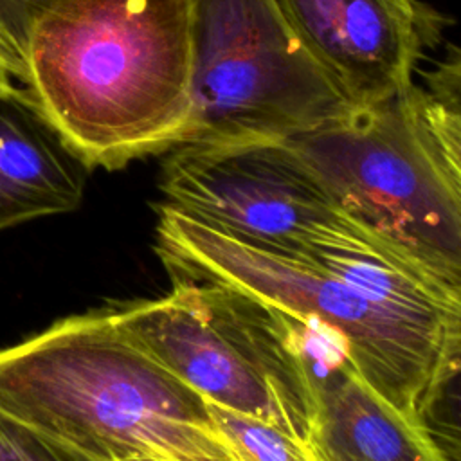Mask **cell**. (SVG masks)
<instances>
[{
	"mask_svg": "<svg viewBox=\"0 0 461 461\" xmlns=\"http://www.w3.org/2000/svg\"><path fill=\"white\" fill-rule=\"evenodd\" d=\"M22 50L31 108L88 169L187 142L189 0H50Z\"/></svg>",
	"mask_w": 461,
	"mask_h": 461,
	"instance_id": "1",
	"label": "cell"
},
{
	"mask_svg": "<svg viewBox=\"0 0 461 461\" xmlns=\"http://www.w3.org/2000/svg\"><path fill=\"white\" fill-rule=\"evenodd\" d=\"M0 409L95 461H236L205 398L131 342L110 308L0 349Z\"/></svg>",
	"mask_w": 461,
	"mask_h": 461,
	"instance_id": "2",
	"label": "cell"
},
{
	"mask_svg": "<svg viewBox=\"0 0 461 461\" xmlns=\"http://www.w3.org/2000/svg\"><path fill=\"white\" fill-rule=\"evenodd\" d=\"M157 254L171 279L209 281L330 331L362 380L420 423L461 322L369 297L301 252L259 247L158 205Z\"/></svg>",
	"mask_w": 461,
	"mask_h": 461,
	"instance_id": "3",
	"label": "cell"
},
{
	"mask_svg": "<svg viewBox=\"0 0 461 461\" xmlns=\"http://www.w3.org/2000/svg\"><path fill=\"white\" fill-rule=\"evenodd\" d=\"M171 281L164 297L110 308L124 335L207 402L310 445L317 385L297 321L225 285Z\"/></svg>",
	"mask_w": 461,
	"mask_h": 461,
	"instance_id": "4",
	"label": "cell"
},
{
	"mask_svg": "<svg viewBox=\"0 0 461 461\" xmlns=\"http://www.w3.org/2000/svg\"><path fill=\"white\" fill-rule=\"evenodd\" d=\"M418 92L286 140L349 220L461 283V184Z\"/></svg>",
	"mask_w": 461,
	"mask_h": 461,
	"instance_id": "5",
	"label": "cell"
},
{
	"mask_svg": "<svg viewBox=\"0 0 461 461\" xmlns=\"http://www.w3.org/2000/svg\"><path fill=\"white\" fill-rule=\"evenodd\" d=\"M189 11L187 142L286 140L358 110L301 43L277 0H189Z\"/></svg>",
	"mask_w": 461,
	"mask_h": 461,
	"instance_id": "6",
	"label": "cell"
},
{
	"mask_svg": "<svg viewBox=\"0 0 461 461\" xmlns=\"http://www.w3.org/2000/svg\"><path fill=\"white\" fill-rule=\"evenodd\" d=\"M160 191L164 203L205 225L288 252L349 221L281 139L180 144L166 153Z\"/></svg>",
	"mask_w": 461,
	"mask_h": 461,
	"instance_id": "7",
	"label": "cell"
},
{
	"mask_svg": "<svg viewBox=\"0 0 461 461\" xmlns=\"http://www.w3.org/2000/svg\"><path fill=\"white\" fill-rule=\"evenodd\" d=\"M301 43L358 108L414 88L443 16L420 0H277Z\"/></svg>",
	"mask_w": 461,
	"mask_h": 461,
	"instance_id": "8",
	"label": "cell"
},
{
	"mask_svg": "<svg viewBox=\"0 0 461 461\" xmlns=\"http://www.w3.org/2000/svg\"><path fill=\"white\" fill-rule=\"evenodd\" d=\"M306 355L317 385L310 436L317 461H452L418 421L362 380L340 344L315 339Z\"/></svg>",
	"mask_w": 461,
	"mask_h": 461,
	"instance_id": "9",
	"label": "cell"
},
{
	"mask_svg": "<svg viewBox=\"0 0 461 461\" xmlns=\"http://www.w3.org/2000/svg\"><path fill=\"white\" fill-rule=\"evenodd\" d=\"M86 173L27 103L0 97V230L76 211Z\"/></svg>",
	"mask_w": 461,
	"mask_h": 461,
	"instance_id": "10",
	"label": "cell"
},
{
	"mask_svg": "<svg viewBox=\"0 0 461 461\" xmlns=\"http://www.w3.org/2000/svg\"><path fill=\"white\" fill-rule=\"evenodd\" d=\"M207 405L218 434L236 461H317L308 443L277 425L212 402Z\"/></svg>",
	"mask_w": 461,
	"mask_h": 461,
	"instance_id": "11",
	"label": "cell"
},
{
	"mask_svg": "<svg viewBox=\"0 0 461 461\" xmlns=\"http://www.w3.org/2000/svg\"><path fill=\"white\" fill-rule=\"evenodd\" d=\"M420 425L452 461H461V340L423 400Z\"/></svg>",
	"mask_w": 461,
	"mask_h": 461,
	"instance_id": "12",
	"label": "cell"
},
{
	"mask_svg": "<svg viewBox=\"0 0 461 461\" xmlns=\"http://www.w3.org/2000/svg\"><path fill=\"white\" fill-rule=\"evenodd\" d=\"M0 461H95L0 409Z\"/></svg>",
	"mask_w": 461,
	"mask_h": 461,
	"instance_id": "13",
	"label": "cell"
},
{
	"mask_svg": "<svg viewBox=\"0 0 461 461\" xmlns=\"http://www.w3.org/2000/svg\"><path fill=\"white\" fill-rule=\"evenodd\" d=\"M418 108L427 131L461 184V119L439 106L421 88L418 92Z\"/></svg>",
	"mask_w": 461,
	"mask_h": 461,
	"instance_id": "14",
	"label": "cell"
},
{
	"mask_svg": "<svg viewBox=\"0 0 461 461\" xmlns=\"http://www.w3.org/2000/svg\"><path fill=\"white\" fill-rule=\"evenodd\" d=\"M425 85L430 99L461 119V49H454L447 59L429 70Z\"/></svg>",
	"mask_w": 461,
	"mask_h": 461,
	"instance_id": "15",
	"label": "cell"
},
{
	"mask_svg": "<svg viewBox=\"0 0 461 461\" xmlns=\"http://www.w3.org/2000/svg\"><path fill=\"white\" fill-rule=\"evenodd\" d=\"M49 2L50 0H0V27L5 29L22 47L29 22Z\"/></svg>",
	"mask_w": 461,
	"mask_h": 461,
	"instance_id": "16",
	"label": "cell"
},
{
	"mask_svg": "<svg viewBox=\"0 0 461 461\" xmlns=\"http://www.w3.org/2000/svg\"><path fill=\"white\" fill-rule=\"evenodd\" d=\"M0 72L9 74L22 86L25 77V61L20 43L0 27Z\"/></svg>",
	"mask_w": 461,
	"mask_h": 461,
	"instance_id": "17",
	"label": "cell"
},
{
	"mask_svg": "<svg viewBox=\"0 0 461 461\" xmlns=\"http://www.w3.org/2000/svg\"><path fill=\"white\" fill-rule=\"evenodd\" d=\"M0 97H5V99H18L22 103H27L29 104V97H27V92L23 86H20L16 83V79H13L9 74L5 72H0Z\"/></svg>",
	"mask_w": 461,
	"mask_h": 461,
	"instance_id": "18",
	"label": "cell"
},
{
	"mask_svg": "<svg viewBox=\"0 0 461 461\" xmlns=\"http://www.w3.org/2000/svg\"><path fill=\"white\" fill-rule=\"evenodd\" d=\"M126 461H171V459H162V457H133Z\"/></svg>",
	"mask_w": 461,
	"mask_h": 461,
	"instance_id": "19",
	"label": "cell"
}]
</instances>
